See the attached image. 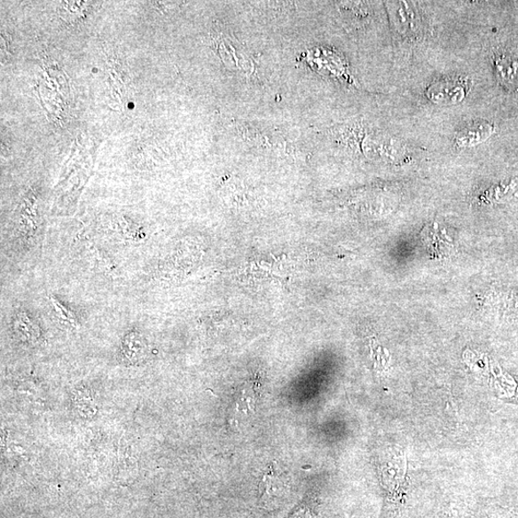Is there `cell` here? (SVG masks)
I'll list each match as a JSON object with an SVG mask.
<instances>
[{
	"label": "cell",
	"mask_w": 518,
	"mask_h": 518,
	"mask_svg": "<svg viewBox=\"0 0 518 518\" xmlns=\"http://www.w3.org/2000/svg\"><path fill=\"white\" fill-rule=\"evenodd\" d=\"M467 81L462 77H451L435 81L427 90L428 99L436 105L449 106L461 103L467 96Z\"/></svg>",
	"instance_id": "3"
},
{
	"label": "cell",
	"mask_w": 518,
	"mask_h": 518,
	"mask_svg": "<svg viewBox=\"0 0 518 518\" xmlns=\"http://www.w3.org/2000/svg\"><path fill=\"white\" fill-rule=\"evenodd\" d=\"M391 26L400 37L408 41L421 38L425 32V20L417 4L411 2H386Z\"/></svg>",
	"instance_id": "1"
},
{
	"label": "cell",
	"mask_w": 518,
	"mask_h": 518,
	"mask_svg": "<svg viewBox=\"0 0 518 518\" xmlns=\"http://www.w3.org/2000/svg\"><path fill=\"white\" fill-rule=\"evenodd\" d=\"M148 353L145 339L137 333L128 334L123 342L122 355L129 363L136 364L143 361Z\"/></svg>",
	"instance_id": "6"
},
{
	"label": "cell",
	"mask_w": 518,
	"mask_h": 518,
	"mask_svg": "<svg viewBox=\"0 0 518 518\" xmlns=\"http://www.w3.org/2000/svg\"><path fill=\"white\" fill-rule=\"evenodd\" d=\"M494 75L498 83L513 93H518V58L506 52L492 57Z\"/></svg>",
	"instance_id": "4"
},
{
	"label": "cell",
	"mask_w": 518,
	"mask_h": 518,
	"mask_svg": "<svg viewBox=\"0 0 518 518\" xmlns=\"http://www.w3.org/2000/svg\"><path fill=\"white\" fill-rule=\"evenodd\" d=\"M51 302L53 303L55 311L59 317V319H60L66 325H67L69 326H74V327L78 326V323H77L75 316L73 315L72 313H70V311H68L60 302H59L53 298H51Z\"/></svg>",
	"instance_id": "8"
},
{
	"label": "cell",
	"mask_w": 518,
	"mask_h": 518,
	"mask_svg": "<svg viewBox=\"0 0 518 518\" xmlns=\"http://www.w3.org/2000/svg\"><path fill=\"white\" fill-rule=\"evenodd\" d=\"M496 131V126L489 122H475L459 130L454 144L461 149L473 148L484 144Z\"/></svg>",
	"instance_id": "5"
},
{
	"label": "cell",
	"mask_w": 518,
	"mask_h": 518,
	"mask_svg": "<svg viewBox=\"0 0 518 518\" xmlns=\"http://www.w3.org/2000/svg\"><path fill=\"white\" fill-rule=\"evenodd\" d=\"M15 331L20 340L32 343L40 336L39 327L26 313H20L15 321Z\"/></svg>",
	"instance_id": "7"
},
{
	"label": "cell",
	"mask_w": 518,
	"mask_h": 518,
	"mask_svg": "<svg viewBox=\"0 0 518 518\" xmlns=\"http://www.w3.org/2000/svg\"><path fill=\"white\" fill-rule=\"evenodd\" d=\"M362 149L367 155L387 161H399L408 155L406 145L399 139L384 134H370L362 140Z\"/></svg>",
	"instance_id": "2"
}]
</instances>
